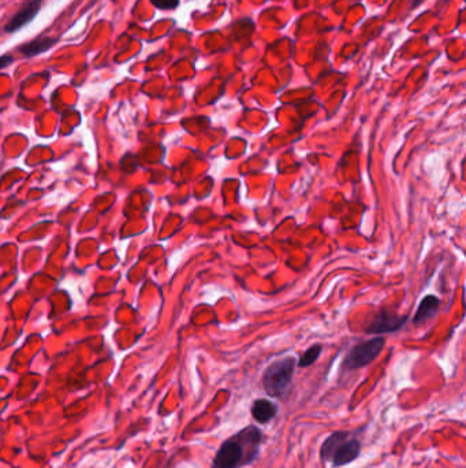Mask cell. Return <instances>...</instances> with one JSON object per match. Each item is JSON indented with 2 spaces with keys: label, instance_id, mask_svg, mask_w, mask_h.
Returning a JSON list of instances; mask_svg holds the SVG:
<instances>
[{
  "label": "cell",
  "instance_id": "4",
  "mask_svg": "<svg viewBox=\"0 0 466 468\" xmlns=\"http://www.w3.org/2000/svg\"><path fill=\"white\" fill-rule=\"evenodd\" d=\"M386 339L383 337H375L363 344H359L350 349L343 360V370L352 371L357 368L366 367L375 362L384 348Z\"/></svg>",
  "mask_w": 466,
  "mask_h": 468
},
{
  "label": "cell",
  "instance_id": "5",
  "mask_svg": "<svg viewBox=\"0 0 466 468\" xmlns=\"http://www.w3.org/2000/svg\"><path fill=\"white\" fill-rule=\"evenodd\" d=\"M41 0H27L25 4L15 13V15L4 27L6 34H15L29 22L40 13Z\"/></svg>",
  "mask_w": 466,
  "mask_h": 468
},
{
  "label": "cell",
  "instance_id": "11",
  "mask_svg": "<svg viewBox=\"0 0 466 468\" xmlns=\"http://www.w3.org/2000/svg\"><path fill=\"white\" fill-rule=\"evenodd\" d=\"M152 3L160 10H174L179 6V0H152Z\"/></svg>",
  "mask_w": 466,
  "mask_h": 468
},
{
  "label": "cell",
  "instance_id": "10",
  "mask_svg": "<svg viewBox=\"0 0 466 468\" xmlns=\"http://www.w3.org/2000/svg\"><path fill=\"white\" fill-rule=\"evenodd\" d=\"M323 351V346L320 344H316L310 348H308L302 355H301L300 360L297 362V367L306 368L312 366L313 363H316V360L320 358Z\"/></svg>",
  "mask_w": 466,
  "mask_h": 468
},
{
  "label": "cell",
  "instance_id": "13",
  "mask_svg": "<svg viewBox=\"0 0 466 468\" xmlns=\"http://www.w3.org/2000/svg\"><path fill=\"white\" fill-rule=\"evenodd\" d=\"M424 0H413V4H412V7L414 8V7H417L419 4H421Z\"/></svg>",
  "mask_w": 466,
  "mask_h": 468
},
{
  "label": "cell",
  "instance_id": "2",
  "mask_svg": "<svg viewBox=\"0 0 466 468\" xmlns=\"http://www.w3.org/2000/svg\"><path fill=\"white\" fill-rule=\"evenodd\" d=\"M363 444L356 434L338 430L329 435L320 448L323 463H331L333 467H345L356 462L361 455Z\"/></svg>",
  "mask_w": 466,
  "mask_h": 468
},
{
  "label": "cell",
  "instance_id": "7",
  "mask_svg": "<svg viewBox=\"0 0 466 468\" xmlns=\"http://www.w3.org/2000/svg\"><path fill=\"white\" fill-rule=\"evenodd\" d=\"M278 412H279L278 404L271 402L269 399H257L253 402L250 408L252 418L259 425H268L278 416Z\"/></svg>",
  "mask_w": 466,
  "mask_h": 468
},
{
  "label": "cell",
  "instance_id": "3",
  "mask_svg": "<svg viewBox=\"0 0 466 468\" xmlns=\"http://www.w3.org/2000/svg\"><path fill=\"white\" fill-rule=\"evenodd\" d=\"M297 360L293 356H286L272 362L266 368L262 385L266 395L272 399H285L292 388Z\"/></svg>",
  "mask_w": 466,
  "mask_h": 468
},
{
  "label": "cell",
  "instance_id": "9",
  "mask_svg": "<svg viewBox=\"0 0 466 468\" xmlns=\"http://www.w3.org/2000/svg\"><path fill=\"white\" fill-rule=\"evenodd\" d=\"M439 305H440V300L436 296H433V295L426 296L423 301L420 302V305L416 311L413 322L416 325L426 323L428 319H431L433 315L436 314V311L439 309Z\"/></svg>",
  "mask_w": 466,
  "mask_h": 468
},
{
  "label": "cell",
  "instance_id": "12",
  "mask_svg": "<svg viewBox=\"0 0 466 468\" xmlns=\"http://www.w3.org/2000/svg\"><path fill=\"white\" fill-rule=\"evenodd\" d=\"M13 62H14V58L11 55H3V57H0V70L8 66V65H11Z\"/></svg>",
  "mask_w": 466,
  "mask_h": 468
},
{
  "label": "cell",
  "instance_id": "8",
  "mask_svg": "<svg viewBox=\"0 0 466 468\" xmlns=\"http://www.w3.org/2000/svg\"><path fill=\"white\" fill-rule=\"evenodd\" d=\"M57 43H58V40L54 38V37H38L36 40H32V41L24 44L22 47H20V51L25 58H32V57L40 55V54L51 50Z\"/></svg>",
  "mask_w": 466,
  "mask_h": 468
},
{
  "label": "cell",
  "instance_id": "1",
  "mask_svg": "<svg viewBox=\"0 0 466 468\" xmlns=\"http://www.w3.org/2000/svg\"><path fill=\"white\" fill-rule=\"evenodd\" d=\"M264 434L260 427L249 425L225 439L213 460L212 468H243L250 466L260 455Z\"/></svg>",
  "mask_w": 466,
  "mask_h": 468
},
{
  "label": "cell",
  "instance_id": "6",
  "mask_svg": "<svg viewBox=\"0 0 466 468\" xmlns=\"http://www.w3.org/2000/svg\"><path fill=\"white\" fill-rule=\"evenodd\" d=\"M407 321V316H398L390 314L389 311H380V314L373 319L370 326L368 328V335H383L393 333L400 329L403 323Z\"/></svg>",
  "mask_w": 466,
  "mask_h": 468
}]
</instances>
